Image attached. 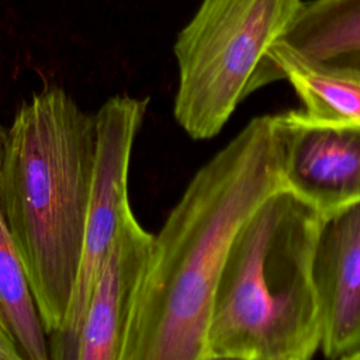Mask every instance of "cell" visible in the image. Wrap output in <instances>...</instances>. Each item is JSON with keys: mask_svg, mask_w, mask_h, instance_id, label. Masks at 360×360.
I'll return each mask as SVG.
<instances>
[{"mask_svg": "<svg viewBox=\"0 0 360 360\" xmlns=\"http://www.w3.org/2000/svg\"><path fill=\"white\" fill-rule=\"evenodd\" d=\"M281 188L274 115L255 117L194 173L153 235L121 360H207L212 295L231 243Z\"/></svg>", "mask_w": 360, "mask_h": 360, "instance_id": "1", "label": "cell"}, {"mask_svg": "<svg viewBox=\"0 0 360 360\" xmlns=\"http://www.w3.org/2000/svg\"><path fill=\"white\" fill-rule=\"evenodd\" d=\"M96 142V114L59 86L32 93L6 128L0 205L46 336L77 277Z\"/></svg>", "mask_w": 360, "mask_h": 360, "instance_id": "2", "label": "cell"}, {"mask_svg": "<svg viewBox=\"0 0 360 360\" xmlns=\"http://www.w3.org/2000/svg\"><path fill=\"white\" fill-rule=\"evenodd\" d=\"M321 214L288 188L235 235L215 284L207 360H308L321 347L312 264Z\"/></svg>", "mask_w": 360, "mask_h": 360, "instance_id": "3", "label": "cell"}, {"mask_svg": "<svg viewBox=\"0 0 360 360\" xmlns=\"http://www.w3.org/2000/svg\"><path fill=\"white\" fill-rule=\"evenodd\" d=\"M304 0H202L173 51L179 84L173 115L195 141L214 138L236 107L281 80L270 58Z\"/></svg>", "mask_w": 360, "mask_h": 360, "instance_id": "4", "label": "cell"}, {"mask_svg": "<svg viewBox=\"0 0 360 360\" xmlns=\"http://www.w3.org/2000/svg\"><path fill=\"white\" fill-rule=\"evenodd\" d=\"M148 104V97L112 96L96 112V159L80 264L63 323L48 336L49 359L75 360L76 339L94 280L124 217L131 210L129 163Z\"/></svg>", "mask_w": 360, "mask_h": 360, "instance_id": "5", "label": "cell"}, {"mask_svg": "<svg viewBox=\"0 0 360 360\" xmlns=\"http://www.w3.org/2000/svg\"><path fill=\"white\" fill-rule=\"evenodd\" d=\"M287 188L322 218L360 202V124L307 111L274 114Z\"/></svg>", "mask_w": 360, "mask_h": 360, "instance_id": "6", "label": "cell"}, {"mask_svg": "<svg viewBox=\"0 0 360 360\" xmlns=\"http://www.w3.org/2000/svg\"><path fill=\"white\" fill-rule=\"evenodd\" d=\"M326 359L360 357V202L322 219L312 264Z\"/></svg>", "mask_w": 360, "mask_h": 360, "instance_id": "7", "label": "cell"}, {"mask_svg": "<svg viewBox=\"0 0 360 360\" xmlns=\"http://www.w3.org/2000/svg\"><path fill=\"white\" fill-rule=\"evenodd\" d=\"M152 242L153 235L131 208L94 280L76 339L75 360H121L128 318Z\"/></svg>", "mask_w": 360, "mask_h": 360, "instance_id": "8", "label": "cell"}, {"mask_svg": "<svg viewBox=\"0 0 360 360\" xmlns=\"http://www.w3.org/2000/svg\"><path fill=\"white\" fill-rule=\"evenodd\" d=\"M270 58L302 101L308 114L335 121L360 124V80L326 62L300 55L284 41L270 49Z\"/></svg>", "mask_w": 360, "mask_h": 360, "instance_id": "9", "label": "cell"}, {"mask_svg": "<svg viewBox=\"0 0 360 360\" xmlns=\"http://www.w3.org/2000/svg\"><path fill=\"white\" fill-rule=\"evenodd\" d=\"M311 60L360 51V0H309L281 38Z\"/></svg>", "mask_w": 360, "mask_h": 360, "instance_id": "10", "label": "cell"}, {"mask_svg": "<svg viewBox=\"0 0 360 360\" xmlns=\"http://www.w3.org/2000/svg\"><path fill=\"white\" fill-rule=\"evenodd\" d=\"M6 127L0 124V162ZM0 314L13 332L22 357L49 359L48 336L38 316L20 256L0 205Z\"/></svg>", "mask_w": 360, "mask_h": 360, "instance_id": "11", "label": "cell"}, {"mask_svg": "<svg viewBox=\"0 0 360 360\" xmlns=\"http://www.w3.org/2000/svg\"><path fill=\"white\" fill-rule=\"evenodd\" d=\"M20 346L0 314V360H22Z\"/></svg>", "mask_w": 360, "mask_h": 360, "instance_id": "12", "label": "cell"}, {"mask_svg": "<svg viewBox=\"0 0 360 360\" xmlns=\"http://www.w3.org/2000/svg\"><path fill=\"white\" fill-rule=\"evenodd\" d=\"M322 62H326L332 68L360 80V51L347 52V53H343V55H339L332 59L322 60Z\"/></svg>", "mask_w": 360, "mask_h": 360, "instance_id": "13", "label": "cell"}]
</instances>
